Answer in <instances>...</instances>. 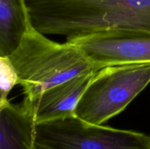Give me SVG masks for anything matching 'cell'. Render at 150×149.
Here are the masks:
<instances>
[{"mask_svg": "<svg viewBox=\"0 0 150 149\" xmlns=\"http://www.w3.org/2000/svg\"><path fill=\"white\" fill-rule=\"evenodd\" d=\"M44 34L66 39L112 29L150 31V0H26Z\"/></svg>", "mask_w": 150, "mask_h": 149, "instance_id": "1", "label": "cell"}, {"mask_svg": "<svg viewBox=\"0 0 150 149\" xmlns=\"http://www.w3.org/2000/svg\"><path fill=\"white\" fill-rule=\"evenodd\" d=\"M7 57L17 72L23 100L33 106L47 89L100 70L77 47L67 41L59 43L48 39L32 22L18 48Z\"/></svg>", "mask_w": 150, "mask_h": 149, "instance_id": "2", "label": "cell"}, {"mask_svg": "<svg viewBox=\"0 0 150 149\" xmlns=\"http://www.w3.org/2000/svg\"><path fill=\"white\" fill-rule=\"evenodd\" d=\"M149 83L150 63L103 67L81 96L75 115L101 125L122 112Z\"/></svg>", "mask_w": 150, "mask_h": 149, "instance_id": "3", "label": "cell"}, {"mask_svg": "<svg viewBox=\"0 0 150 149\" xmlns=\"http://www.w3.org/2000/svg\"><path fill=\"white\" fill-rule=\"evenodd\" d=\"M35 143L40 149H148L150 136L72 115L36 124Z\"/></svg>", "mask_w": 150, "mask_h": 149, "instance_id": "4", "label": "cell"}, {"mask_svg": "<svg viewBox=\"0 0 150 149\" xmlns=\"http://www.w3.org/2000/svg\"><path fill=\"white\" fill-rule=\"evenodd\" d=\"M100 70L105 67L150 63V31L112 29L67 39Z\"/></svg>", "mask_w": 150, "mask_h": 149, "instance_id": "5", "label": "cell"}, {"mask_svg": "<svg viewBox=\"0 0 150 149\" xmlns=\"http://www.w3.org/2000/svg\"><path fill=\"white\" fill-rule=\"evenodd\" d=\"M96 72L80 74L45 91L33 106L36 124L75 115L76 105Z\"/></svg>", "mask_w": 150, "mask_h": 149, "instance_id": "6", "label": "cell"}, {"mask_svg": "<svg viewBox=\"0 0 150 149\" xmlns=\"http://www.w3.org/2000/svg\"><path fill=\"white\" fill-rule=\"evenodd\" d=\"M33 106L27 102L0 105V149H40L35 143Z\"/></svg>", "mask_w": 150, "mask_h": 149, "instance_id": "7", "label": "cell"}, {"mask_svg": "<svg viewBox=\"0 0 150 149\" xmlns=\"http://www.w3.org/2000/svg\"><path fill=\"white\" fill-rule=\"evenodd\" d=\"M31 22L26 0H0V57L14 52Z\"/></svg>", "mask_w": 150, "mask_h": 149, "instance_id": "8", "label": "cell"}, {"mask_svg": "<svg viewBox=\"0 0 150 149\" xmlns=\"http://www.w3.org/2000/svg\"><path fill=\"white\" fill-rule=\"evenodd\" d=\"M18 84V77L8 57H0V105L9 101L8 95Z\"/></svg>", "mask_w": 150, "mask_h": 149, "instance_id": "9", "label": "cell"}, {"mask_svg": "<svg viewBox=\"0 0 150 149\" xmlns=\"http://www.w3.org/2000/svg\"><path fill=\"white\" fill-rule=\"evenodd\" d=\"M148 149H150V144H149V148H148Z\"/></svg>", "mask_w": 150, "mask_h": 149, "instance_id": "10", "label": "cell"}]
</instances>
